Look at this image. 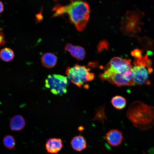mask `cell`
Listing matches in <instances>:
<instances>
[{
  "instance_id": "1",
  "label": "cell",
  "mask_w": 154,
  "mask_h": 154,
  "mask_svg": "<svg viewBox=\"0 0 154 154\" xmlns=\"http://www.w3.org/2000/svg\"><path fill=\"white\" fill-rule=\"evenodd\" d=\"M71 2L65 6L57 5L53 9V17L64 13L68 14L71 22L77 29L82 31L85 28L89 17L90 11L88 3L82 1H70Z\"/></svg>"
},
{
  "instance_id": "2",
  "label": "cell",
  "mask_w": 154,
  "mask_h": 154,
  "mask_svg": "<svg viewBox=\"0 0 154 154\" xmlns=\"http://www.w3.org/2000/svg\"><path fill=\"white\" fill-rule=\"evenodd\" d=\"M133 126L141 130L151 128L154 125V107L140 101H136L129 106L126 113Z\"/></svg>"
},
{
  "instance_id": "3",
  "label": "cell",
  "mask_w": 154,
  "mask_h": 154,
  "mask_svg": "<svg viewBox=\"0 0 154 154\" xmlns=\"http://www.w3.org/2000/svg\"><path fill=\"white\" fill-rule=\"evenodd\" d=\"M143 13L139 11H128L121 21V30L123 34L134 36L141 29V20Z\"/></svg>"
},
{
  "instance_id": "4",
  "label": "cell",
  "mask_w": 154,
  "mask_h": 154,
  "mask_svg": "<svg viewBox=\"0 0 154 154\" xmlns=\"http://www.w3.org/2000/svg\"><path fill=\"white\" fill-rule=\"evenodd\" d=\"M90 70L85 66L76 64L72 67H67L66 73L72 83L80 87L84 83L94 79V74Z\"/></svg>"
},
{
  "instance_id": "5",
  "label": "cell",
  "mask_w": 154,
  "mask_h": 154,
  "mask_svg": "<svg viewBox=\"0 0 154 154\" xmlns=\"http://www.w3.org/2000/svg\"><path fill=\"white\" fill-rule=\"evenodd\" d=\"M69 83L66 77L56 74L49 75L45 80V86L55 95L64 94L67 92Z\"/></svg>"
},
{
  "instance_id": "6",
  "label": "cell",
  "mask_w": 154,
  "mask_h": 154,
  "mask_svg": "<svg viewBox=\"0 0 154 154\" xmlns=\"http://www.w3.org/2000/svg\"><path fill=\"white\" fill-rule=\"evenodd\" d=\"M132 79L135 84L138 85L151 84L149 79V72L143 66H135L131 69Z\"/></svg>"
},
{
  "instance_id": "7",
  "label": "cell",
  "mask_w": 154,
  "mask_h": 154,
  "mask_svg": "<svg viewBox=\"0 0 154 154\" xmlns=\"http://www.w3.org/2000/svg\"><path fill=\"white\" fill-rule=\"evenodd\" d=\"M132 68L130 61L119 57L112 58L106 66V68L114 72H122Z\"/></svg>"
},
{
  "instance_id": "8",
  "label": "cell",
  "mask_w": 154,
  "mask_h": 154,
  "mask_svg": "<svg viewBox=\"0 0 154 154\" xmlns=\"http://www.w3.org/2000/svg\"><path fill=\"white\" fill-rule=\"evenodd\" d=\"M124 71L121 72H115L107 80L109 82L118 86L134 85L135 84L133 80L129 79L127 77Z\"/></svg>"
},
{
  "instance_id": "9",
  "label": "cell",
  "mask_w": 154,
  "mask_h": 154,
  "mask_svg": "<svg viewBox=\"0 0 154 154\" xmlns=\"http://www.w3.org/2000/svg\"><path fill=\"white\" fill-rule=\"evenodd\" d=\"M105 137L108 143L113 147L119 145L123 139L122 133L117 129L110 130L106 133Z\"/></svg>"
},
{
  "instance_id": "10",
  "label": "cell",
  "mask_w": 154,
  "mask_h": 154,
  "mask_svg": "<svg viewBox=\"0 0 154 154\" xmlns=\"http://www.w3.org/2000/svg\"><path fill=\"white\" fill-rule=\"evenodd\" d=\"M63 146L62 142L59 138H51L47 141L46 149L48 153L56 154L59 151Z\"/></svg>"
},
{
  "instance_id": "11",
  "label": "cell",
  "mask_w": 154,
  "mask_h": 154,
  "mask_svg": "<svg viewBox=\"0 0 154 154\" xmlns=\"http://www.w3.org/2000/svg\"><path fill=\"white\" fill-rule=\"evenodd\" d=\"M65 49L69 52L73 57L78 60H83L85 57V51L80 46H74L71 44L68 43L65 46Z\"/></svg>"
},
{
  "instance_id": "12",
  "label": "cell",
  "mask_w": 154,
  "mask_h": 154,
  "mask_svg": "<svg viewBox=\"0 0 154 154\" xmlns=\"http://www.w3.org/2000/svg\"><path fill=\"white\" fill-rule=\"evenodd\" d=\"M9 125L11 130L20 131L25 127V120L24 117L21 115H15L11 119Z\"/></svg>"
},
{
  "instance_id": "13",
  "label": "cell",
  "mask_w": 154,
  "mask_h": 154,
  "mask_svg": "<svg viewBox=\"0 0 154 154\" xmlns=\"http://www.w3.org/2000/svg\"><path fill=\"white\" fill-rule=\"evenodd\" d=\"M71 145L72 148L78 151H80L87 147V143L85 138L79 135L74 137L72 139Z\"/></svg>"
},
{
  "instance_id": "14",
  "label": "cell",
  "mask_w": 154,
  "mask_h": 154,
  "mask_svg": "<svg viewBox=\"0 0 154 154\" xmlns=\"http://www.w3.org/2000/svg\"><path fill=\"white\" fill-rule=\"evenodd\" d=\"M41 61L42 64L44 67L51 68L56 65L57 58L54 54L51 53H46L42 56Z\"/></svg>"
},
{
  "instance_id": "15",
  "label": "cell",
  "mask_w": 154,
  "mask_h": 154,
  "mask_svg": "<svg viewBox=\"0 0 154 154\" xmlns=\"http://www.w3.org/2000/svg\"><path fill=\"white\" fill-rule=\"evenodd\" d=\"M14 56L13 51L9 48H5L0 51V57L4 61L9 62L13 59Z\"/></svg>"
},
{
  "instance_id": "16",
  "label": "cell",
  "mask_w": 154,
  "mask_h": 154,
  "mask_svg": "<svg viewBox=\"0 0 154 154\" xmlns=\"http://www.w3.org/2000/svg\"><path fill=\"white\" fill-rule=\"evenodd\" d=\"M111 103L113 106L117 109L124 108L126 105V101L124 98L120 96H116L112 99Z\"/></svg>"
},
{
  "instance_id": "17",
  "label": "cell",
  "mask_w": 154,
  "mask_h": 154,
  "mask_svg": "<svg viewBox=\"0 0 154 154\" xmlns=\"http://www.w3.org/2000/svg\"><path fill=\"white\" fill-rule=\"evenodd\" d=\"M3 143L4 146L9 149H12L15 147L16 141L14 137L11 135L5 136L3 140Z\"/></svg>"
},
{
  "instance_id": "18",
  "label": "cell",
  "mask_w": 154,
  "mask_h": 154,
  "mask_svg": "<svg viewBox=\"0 0 154 154\" xmlns=\"http://www.w3.org/2000/svg\"><path fill=\"white\" fill-rule=\"evenodd\" d=\"M148 58V55L147 54L140 58H136L133 62V63L135 66L145 67Z\"/></svg>"
},
{
  "instance_id": "19",
  "label": "cell",
  "mask_w": 154,
  "mask_h": 154,
  "mask_svg": "<svg viewBox=\"0 0 154 154\" xmlns=\"http://www.w3.org/2000/svg\"><path fill=\"white\" fill-rule=\"evenodd\" d=\"M142 53L141 50L136 49L131 52V54L136 58H139L142 57Z\"/></svg>"
},
{
  "instance_id": "20",
  "label": "cell",
  "mask_w": 154,
  "mask_h": 154,
  "mask_svg": "<svg viewBox=\"0 0 154 154\" xmlns=\"http://www.w3.org/2000/svg\"><path fill=\"white\" fill-rule=\"evenodd\" d=\"M5 42L4 34L2 32H0V47L1 45H4Z\"/></svg>"
},
{
  "instance_id": "21",
  "label": "cell",
  "mask_w": 154,
  "mask_h": 154,
  "mask_svg": "<svg viewBox=\"0 0 154 154\" xmlns=\"http://www.w3.org/2000/svg\"><path fill=\"white\" fill-rule=\"evenodd\" d=\"M152 64V62L151 60L148 58L147 61L145 66L147 68H151Z\"/></svg>"
},
{
  "instance_id": "22",
  "label": "cell",
  "mask_w": 154,
  "mask_h": 154,
  "mask_svg": "<svg viewBox=\"0 0 154 154\" xmlns=\"http://www.w3.org/2000/svg\"><path fill=\"white\" fill-rule=\"evenodd\" d=\"M3 9V5L2 3L0 1V13L2 12Z\"/></svg>"
},
{
  "instance_id": "23",
  "label": "cell",
  "mask_w": 154,
  "mask_h": 154,
  "mask_svg": "<svg viewBox=\"0 0 154 154\" xmlns=\"http://www.w3.org/2000/svg\"><path fill=\"white\" fill-rule=\"evenodd\" d=\"M84 127L82 126H80L78 128V130L80 131H81L84 129Z\"/></svg>"
},
{
  "instance_id": "24",
  "label": "cell",
  "mask_w": 154,
  "mask_h": 154,
  "mask_svg": "<svg viewBox=\"0 0 154 154\" xmlns=\"http://www.w3.org/2000/svg\"><path fill=\"white\" fill-rule=\"evenodd\" d=\"M152 53V52H151V51H148L147 52V54L148 55H150Z\"/></svg>"
}]
</instances>
